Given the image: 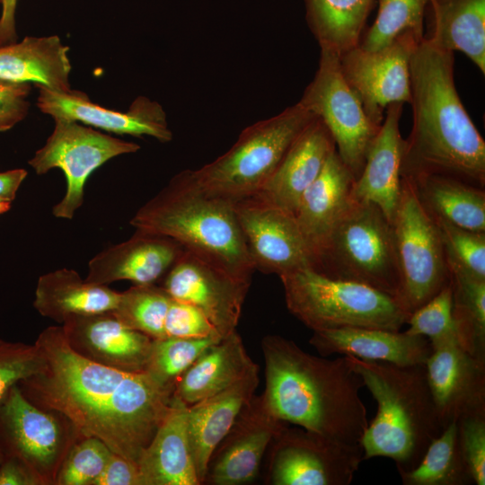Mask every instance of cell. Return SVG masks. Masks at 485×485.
Returning <instances> with one entry per match:
<instances>
[{"instance_id":"obj_1","label":"cell","mask_w":485,"mask_h":485,"mask_svg":"<svg viewBox=\"0 0 485 485\" xmlns=\"http://www.w3.org/2000/svg\"><path fill=\"white\" fill-rule=\"evenodd\" d=\"M35 344L44 366L17 385L35 405L66 419L82 436L102 441L137 464L165 417L172 393L146 372L93 362L68 345L62 326H49Z\"/></svg>"},{"instance_id":"obj_2","label":"cell","mask_w":485,"mask_h":485,"mask_svg":"<svg viewBox=\"0 0 485 485\" xmlns=\"http://www.w3.org/2000/svg\"><path fill=\"white\" fill-rule=\"evenodd\" d=\"M266 387L261 400L276 419L357 445L368 425L361 375L346 355L314 356L278 335L263 338Z\"/></svg>"},{"instance_id":"obj_3","label":"cell","mask_w":485,"mask_h":485,"mask_svg":"<svg viewBox=\"0 0 485 485\" xmlns=\"http://www.w3.org/2000/svg\"><path fill=\"white\" fill-rule=\"evenodd\" d=\"M410 83L413 125L401 177L439 173L484 188L485 142L457 93L454 53L424 37L411 53Z\"/></svg>"},{"instance_id":"obj_4","label":"cell","mask_w":485,"mask_h":485,"mask_svg":"<svg viewBox=\"0 0 485 485\" xmlns=\"http://www.w3.org/2000/svg\"><path fill=\"white\" fill-rule=\"evenodd\" d=\"M130 224L170 237L185 251L251 284L255 268L234 202L202 189L190 170L174 176L137 211Z\"/></svg>"},{"instance_id":"obj_5","label":"cell","mask_w":485,"mask_h":485,"mask_svg":"<svg viewBox=\"0 0 485 485\" xmlns=\"http://www.w3.org/2000/svg\"><path fill=\"white\" fill-rule=\"evenodd\" d=\"M348 357L377 404L360 440L363 461L386 457L398 472L412 469L444 429L425 364L401 366Z\"/></svg>"},{"instance_id":"obj_6","label":"cell","mask_w":485,"mask_h":485,"mask_svg":"<svg viewBox=\"0 0 485 485\" xmlns=\"http://www.w3.org/2000/svg\"><path fill=\"white\" fill-rule=\"evenodd\" d=\"M279 278L287 309L313 331L354 327L401 331L410 316L394 296L327 277L312 267Z\"/></svg>"},{"instance_id":"obj_7","label":"cell","mask_w":485,"mask_h":485,"mask_svg":"<svg viewBox=\"0 0 485 485\" xmlns=\"http://www.w3.org/2000/svg\"><path fill=\"white\" fill-rule=\"evenodd\" d=\"M312 268L395 297L401 279L392 223L375 204L353 199L314 253Z\"/></svg>"},{"instance_id":"obj_8","label":"cell","mask_w":485,"mask_h":485,"mask_svg":"<svg viewBox=\"0 0 485 485\" xmlns=\"http://www.w3.org/2000/svg\"><path fill=\"white\" fill-rule=\"evenodd\" d=\"M315 117L298 101L247 127L227 152L198 170H190V174L202 189L234 202L253 197Z\"/></svg>"},{"instance_id":"obj_9","label":"cell","mask_w":485,"mask_h":485,"mask_svg":"<svg viewBox=\"0 0 485 485\" xmlns=\"http://www.w3.org/2000/svg\"><path fill=\"white\" fill-rule=\"evenodd\" d=\"M392 225L401 279L395 298L410 315L450 283V272L437 225L408 178Z\"/></svg>"},{"instance_id":"obj_10","label":"cell","mask_w":485,"mask_h":485,"mask_svg":"<svg viewBox=\"0 0 485 485\" xmlns=\"http://www.w3.org/2000/svg\"><path fill=\"white\" fill-rule=\"evenodd\" d=\"M83 437L62 415L44 410L13 385L0 401V446L25 463L41 485H56L60 466Z\"/></svg>"},{"instance_id":"obj_11","label":"cell","mask_w":485,"mask_h":485,"mask_svg":"<svg viewBox=\"0 0 485 485\" xmlns=\"http://www.w3.org/2000/svg\"><path fill=\"white\" fill-rule=\"evenodd\" d=\"M299 102L324 123L338 154L357 179L382 124L367 116L343 76L339 55L321 49L318 69Z\"/></svg>"},{"instance_id":"obj_12","label":"cell","mask_w":485,"mask_h":485,"mask_svg":"<svg viewBox=\"0 0 485 485\" xmlns=\"http://www.w3.org/2000/svg\"><path fill=\"white\" fill-rule=\"evenodd\" d=\"M54 120L53 132L29 161V164L37 174H44L54 168L64 172L66 193L53 207L52 214L57 218L72 219L84 203V185L93 172L110 159L135 153L140 146L77 121L65 119Z\"/></svg>"},{"instance_id":"obj_13","label":"cell","mask_w":485,"mask_h":485,"mask_svg":"<svg viewBox=\"0 0 485 485\" xmlns=\"http://www.w3.org/2000/svg\"><path fill=\"white\" fill-rule=\"evenodd\" d=\"M271 445L269 481L274 485H349L363 461L360 445L342 444L287 425Z\"/></svg>"},{"instance_id":"obj_14","label":"cell","mask_w":485,"mask_h":485,"mask_svg":"<svg viewBox=\"0 0 485 485\" xmlns=\"http://www.w3.org/2000/svg\"><path fill=\"white\" fill-rule=\"evenodd\" d=\"M421 40L407 32L382 49L357 45L340 56L344 78L375 123L382 124L390 104L410 103V60Z\"/></svg>"},{"instance_id":"obj_15","label":"cell","mask_w":485,"mask_h":485,"mask_svg":"<svg viewBox=\"0 0 485 485\" xmlns=\"http://www.w3.org/2000/svg\"><path fill=\"white\" fill-rule=\"evenodd\" d=\"M234 210L255 269L280 277L313 266L292 214L256 197L234 201Z\"/></svg>"},{"instance_id":"obj_16","label":"cell","mask_w":485,"mask_h":485,"mask_svg":"<svg viewBox=\"0 0 485 485\" xmlns=\"http://www.w3.org/2000/svg\"><path fill=\"white\" fill-rule=\"evenodd\" d=\"M250 285L184 250L161 287L201 310L224 338L236 331Z\"/></svg>"},{"instance_id":"obj_17","label":"cell","mask_w":485,"mask_h":485,"mask_svg":"<svg viewBox=\"0 0 485 485\" xmlns=\"http://www.w3.org/2000/svg\"><path fill=\"white\" fill-rule=\"evenodd\" d=\"M431 348L425 368L443 428L463 417L485 413V361L464 350L457 339Z\"/></svg>"},{"instance_id":"obj_18","label":"cell","mask_w":485,"mask_h":485,"mask_svg":"<svg viewBox=\"0 0 485 485\" xmlns=\"http://www.w3.org/2000/svg\"><path fill=\"white\" fill-rule=\"evenodd\" d=\"M37 105L54 119L74 120L116 134L149 136L161 142L172 138L163 107L145 96L137 97L123 112L101 107L80 91L57 92L39 86Z\"/></svg>"},{"instance_id":"obj_19","label":"cell","mask_w":485,"mask_h":485,"mask_svg":"<svg viewBox=\"0 0 485 485\" xmlns=\"http://www.w3.org/2000/svg\"><path fill=\"white\" fill-rule=\"evenodd\" d=\"M61 326L70 348L84 358L125 372L145 371L154 339L122 323L112 311L71 316Z\"/></svg>"},{"instance_id":"obj_20","label":"cell","mask_w":485,"mask_h":485,"mask_svg":"<svg viewBox=\"0 0 485 485\" xmlns=\"http://www.w3.org/2000/svg\"><path fill=\"white\" fill-rule=\"evenodd\" d=\"M287 423L273 418L261 396L252 397L238 415L231 430L209 463L205 481L216 485H238L257 476L266 450Z\"/></svg>"},{"instance_id":"obj_21","label":"cell","mask_w":485,"mask_h":485,"mask_svg":"<svg viewBox=\"0 0 485 485\" xmlns=\"http://www.w3.org/2000/svg\"><path fill=\"white\" fill-rule=\"evenodd\" d=\"M183 251L184 248L170 237L136 229L127 241L92 258L84 279L107 286L120 280L135 285L154 284Z\"/></svg>"},{"instance_id":"obj_22","label":"cell","mask_w":485,"mask_h":485,"mask_svg":"<svg viewBox=\"0 0 485 485\" xmlns=\"http://www.w3.org/2000/svg\"><path fill=\"white\" fill-rule=\"evenodd\" d=\"M335 150L329 129L315 117L295 138L275 172L253 197L294 216L302 195Z\"/></svg>"},{"instance_id":"obj_23","label":"cell","mask_w":485,"mask_h":485,"mask_svg":"<svg viewBox=\"0 0 485 485\" xmlns=\"http://www.w3.org/2000/svg\"><path fill=\"white\" fill-rule=\"evenodd\" d=\"M402 103L386 108L380 130L367 153L364 168L355 180L352 198L377 206L392 223L401 187V161L404 149L399 121Z\"/></svg>"},{"instance_id":"obj_24","label":"cell","mask_w":485,"mask_h":485,"mask_svg":"<svg viewBox=\"0 0 485 485\" xmlns=\"http://www.w3.org/2000/svg\"><path fill=\"white\" fill-rule=\"evenodd\" d=\"M309 342L322 357L339 354L401 366L425 364L432 350L425 337L378 328L315 331Z\"/></svg>"},{"instance_id":"obj_25","label":"cell","mask_w":485,"mask_h":485,"mask_svg":"<svg viewBox=\"0 0 485 485\" xmlns=\"http://www.w3.org/2000/svg\"><path fill=\"white\" fill-rule=\"evenodd\" d=\"M188 409L172 396L165 417L138 459L143 485L201 484L190 451Z\"/></svg>"},{"instance_id":"obj_26","label":"cell","mask_w":485,"mask_h":485,"mask_svg":"<svg viewBox=\"0 0 485 485\" xmlns=\"http://www.w3.org/2000/svg\"><path fill=\"white\" fill-rule=\"evenodd\" d=\"M258 384L259 368L223 392L189 406L190 445L200 483L205 481L212 454L254 396Z\"/></svg>"},{"instance_id":"obj_27","label":"cell","mask_w":485,"mask_h":485,"mask_svg":"<svg viewBox=\"0 0 485 485\" xmlns=\"http://www.w3.org/2000/svg\"><path fill=\"white\" fill-rule=\"evenodd\" d=\"M355 180L335 150L302 195L294 216L310 251L312 263L314 253L352 202Z\"/></svg>"},{"instance_id":"obj_28","label":"cell","mask_w":485,"mask_h":485,"mask_svg":"<svg viewBox=\"0 0 485 485\" xmlns=\"http://www.w3.org/2000/svg\"><path fill=\"white\" fill-rule=\"evenodd\" d=\"M257 368L234 331L208 348L184 372L172 396L191 406L231 387Z\"/></svg>"},{"instance_id":"obj_29","label":"cell","mask_w":485,"mask_h":485,"mask_svg":"<svg viewBox=\"0 0 485 485\" xmlns=\"http://www.w3.org/2000/svg\"><path fill=\"white\" fill-rule=\"evenodd\" d=\"M68 51L57 36L26 37L21 42L2 46L0 80L70 91Z\"/></svg>"},{"instance_id":"obj_30","label":"cell","mask_w":485,"mask_h":485,"mask_svg":"<svg viewBox=\"0 0 485 485\" xmlns=\"http://www.w3.org/2000/svg\"><path fill=\"white\" fill-rule=\"evenodd\" d=\"M119 296L107 285L88 282L77 271L63 268L39 278L33 306L62 324L71 316L113 311Z\"/></svg>"},{"instance_id":"obj_31","label":"cell","mask_w":485,"mask_h":485,"mask_svg":"<svg viewBox=\"0 0 485 485\" xmlns=\"http://www.w3.org/2000/svg\"><path fill=\"white\" fill-rule=\"evenodd\" d=\"M408 178L426 211L434 218L474 232H485V190L439 173Z\"/></svg>"},{"instance_id":"obj_32","label":"cell","mask_w":485,"mask_h":485,"mask_svg":"<svg viewBox=\"0 0 485 485\" xmlns=\"http://www.w3.org/2000/svg\"><path fill=\"white\" fill-rule=\"evenodd\" d=\"M432 28L424 36L433 46L462 51L485 74V0H428Z\"/></svg>"},{"instance_id":"obj_33","label":"cell","mask_w":485,"mask_h":485,"mask_svg":"<svg viewBox=\"0 0 485 485\" xmlns=\"http://www.w3.org/2000/svg\"><path fill=\"white\" fill-rule=\"evenodd\" d=\"M306 19L321 49L339 56L357 46L373 0H304Z\"/></svg>"},{"instance_id":"obj_34","label":"cell","mask_w":485,"mask_h":485,"mask_svg":"<svg viewBox=\"0 0 485 485\" xmlns=\"http://www.w3.org/2000/svg\"><path fill=\"white\" fill-rule=\"evenodd\" d=\"M450 272L453 318L460 346L485 361V279L446 260Z\"/></svg>"},{"instance_id":"obj_35","label":"cell","mask_w":485,"mask_h":485,"mask_svg":"<svg viewBox=\"0 0 485 485\" xmlns=\"http://www.w3.org/2000/svg\"><path fill=\"white\" fill-rule=\"evenodd\" d=\"M398 473L403 485L474 484L460 449L456 422L444 428L415 467Z\"/></svg>"},{"instance_id":"obj_36","label":"cell","mask_w":485,"mask_h":485,"mask_svg":"<svg viewBox=\"0 0 485 485\" xmlns=\"http://www.w3.org/2000/svg\"><path fill=\"white\" fill-rule=\"evenodd\" d=\"M172 297L160 286L135 285L119 296L112 313L128 327L150 338H165L164 322Z\"/></svg>"},{"instance_id":"obj_37","label":"cell","mask_w":485,"mask_h":485,"mask_svg":"<svg viewBox=\"0 0 485 485\" xmlns=\"http://www.w3.org/2000/svg\"><path fill=\"white\" fill-rule=\"evenodd\" d=\"M221 338L181 339L165 337L153 340L145 371L161 388L173 393L184 372Z\"/></svg>"},{"instance_id":"obj_38","label":"cell","mask_w":485,"mask_h":485,"mask_svg":"<svg viewBox=\"0 0 485 485\" xmlns=\"http://www.w3.org/2000/svg\"><path fill=\"white\" fill-rule=\"evenodd\" d=\"M428 4V0H378L376 18L358 46L366 51H376L407 32L423 39Z\"/></svg>"},{"instance_id":"obj_39","label":"cell","mask_w":485,"mask_h":485,"mask_svg":"<svg viewBox=\"0 0 485 485\" xmlns=\"http://www.w3.org/2000/svg\"><path fill=\"white\" fill-rule=\"evenodd\" d=\"M111 453L98 438L80 437L65 457L56 485H92L103 471Z\"/></svg>"},{"instance_id":"obj_40","label":"cell","mask_w":485,"mask_h":485,"mask_svg":"<svg viewBox=\"0 0 485 485\" xmlns=\"http://www.w3.org/2000/svg\"><path fill=\"white\" fill-rule=\"evenodd\" d=\"M452 286H445L438 294L412 312L405 331L410 335L428 339L431 345L457 339L453 318Z\"/></svg>"},{"instance_id":"obj_41","label":"cell","mask_w":485,"mask_h":485,"mask_svg":"<svg viewBox=\"0 0 485 485\" xmlns=\"http://www.w3.org/2000/svg\"><path fill=\"white\" fill-rule=\"evenodd\" d=\"M434 220L439 230L446 260L485 279V232H474L442 220Z\"/></svg>"},{"instance_id":"obj_42","label":"cell","mask_w":485,"mask_h":485,"mask_svg":"<svg viewBox=\"0 0 485 485\" xmlns=\"http://www.w3.org/2000/svg\"><path fill=\"white\" fill-rule=\"evenodd\" d=\"M43 366L44 358L35 343L0 339V401L13 385L35 375Z\"/></svg>"},{"instance_id":"obj_43","label":"cell","mask_w":485,"mask_h":485,"mask_svg":"<svg viewBox=\"0 0 485 485\" xmlns=\"http://www.w3.org/2000/svg\"><path fill=\"white\" fill-rule=\"evenodd\" d=\"M460 449L473 483L485 484V413L465 416L457 422Z\"/></svg>"},{"instance_id":"obj_44","label":"cell","mask_w":485,"mask_h":485,"mask_svg":"<svg viewBox=\"0 0 485 485\" xmlns=\"http://www.w3.org/2000/svg\"><path fill=\"white\" fill-rule=\"evenodd\" d=\"M164 332L165 337L181 339H222L201 310L191 304L172 298L165 317Z\"/></svg>"},{"instance_id":"obj_45","label":"cell","mask_w":485,"mask_h":485,"mask_svg":"<svg viewBox=\"0 0 485 485\" xmlns=\"http://www.w3.org/2000/svg\"><path fill=\"white\" fill-rule=\"evenodd\" d=\"M30 84L0 80V132L22 120L29 110Z\"/></svg>"},{"instance_id":"obj_46","label":"cell","mask_w":485,"mask_h":485,"mask_svg":"<svg viewBox=\"0 0 485 485\" xmlns=\"http://www.w3.org/2000/svg\"><path fill=\"white\" fill-rule=\"evenodd\" d=\"M92 485H143L137 463L111 453L103 471Z\"/></svg>"},{"instance_id":"obj_47","label":"cell","mask_w":485,"mask_h":485,"mask_svg":"<svg viewBox=\"0 0 485 485\" xmlns=\"http://www.w3.org/2000/svg\"><path fill=\"white\" fill-rule=\"evenodd\" d=\"M0 485H41L31 470L21 460L4 457L0 466Z\"/></svg>"},{"instance_id":"obj_48","label":"cell","mask_w":485,"mask_h":485,"mask_svg":"<svg viewBox=\"0 0 485 485\" xmlns=\"http://www.w3.org/2000/svg\"><path fill=\"white\" fill-rule=\"evenodd\" d=\"M2 12L0 16V47L15 42V10L17 0H0Z\"/></svg>"},{"instance_id":"obj_49","label":"cell","mask_w":485,"mask_h":485,"mask_svg":"<svg viewBox=\"0 0 485 485\" xmlns=\"http://www.w3.org/2000/svg\"><path fill=\"white\" fill-rule=\"evenodd\" d=\"M27 174L21 168L0 172V202L11 204Z\"/></svg>"},{"instance_id":"obj_50","label":"cell","mask_w":485,"mask_h":485,"mask_svg":"<svg viewBox=\"0 0 485 485\" xmlns=\"http://www.w3.org/2000/svg\"><path fill=\"white\" fill-rule=\"evenodd\" d=\"M11 207V204L10 203H3V202H0V215L8 211Z\"/></svg>"},{"instance_id":"obj_51","label":"cell","mask_w":485,"mask_h":485,"mask_svg":"<svg viewBox=\"0 0 485 485\" xmlns=\"http://www.w3.org/2000/svg\"><path fill=\"white\" fill-rule=\"evenodd\" d=\"M4 457V454L3 450H2V448L0 446V466H1L2 463H3Z\"/></svg>"}]
</instances>
